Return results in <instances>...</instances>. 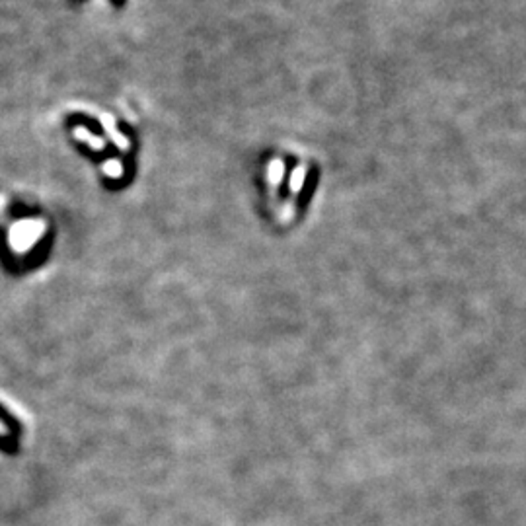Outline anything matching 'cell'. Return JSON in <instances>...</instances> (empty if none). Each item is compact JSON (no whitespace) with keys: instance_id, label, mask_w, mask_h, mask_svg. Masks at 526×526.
Returning a JSON list of instances; mask_svg holds the SVG:
<instances>
[]
</instances>
